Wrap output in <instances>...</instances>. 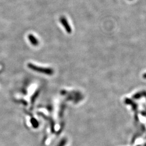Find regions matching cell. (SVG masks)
Returning a JSON list of instances; mask_svg holds the SVG:
<instances>
[{
    "label": "cell",
    "instance_id": "1",
    "mask_svg": "<svg viewBox=\"0 0 146 146\" xmlns=\"http://www.w3.org/2000/svg\"><path fill=\"white\" fill-rule=\"evenodd\" d=\"M27 66L29 68L34 71L39 73H42L47 75H52L54 74V70L51 68H44L39 67L38 65H34L33 63H28Z\"/></svg>",
    "mask_w": 146,
    "mask_h": 146
},
{
    "label": "cell",
    "instance_id": "2",
    "mask_svg": "<svg viewBox=\"0 0 146 146\" xmlns=\"http://www.w3.org/2000/svg\"><path fill=\"white\" fill-rule=\"evenodd\" d=\"M59 21H60V22L62 24V25L63 26V27L65 28V31H66L68 33H71L72 32V29L71 27L70 26L66 18L65 17H63V16H62V17L59 18Z\"/></svg>",
    "mask_w": 146,
    "mask_h": 146
},
{
    "label": "cell",
    "instance_id": "3",
    "mask_svg": "<svg viewBox=\"0 0 146 146\" xmlns=\"http://www.w3.org/2000/svg\"><path fill=\"white\" fill-rule=\"evenodd\" d=\"M28 38L31 44L34 46H38L39 44V41L34 35L29 34L28 36Z\"/></svg>",
    "mask_w": 146,
    "mask_h": 146
},
{
    "label": "cell",
    "instance_id": "4",
    "mask_svg": "<svg viewBox=\"0 0 146 146\" xmlns=\"http://www.w3.org/2000/svg\"><path fill=\"white\" fill-rule=\"evenodd\" d=\"M143 96H146V92H140L139 93H137L136 94H135L133 96V98L134 99H139L140 97H142Z\"/></svg>",
    "mask_w": 146,
    "mask_h": 146
},
{
    "label": "cell",
    "instance_id": "5",
    "mask_svg": "<svg viewBox=\"0 0 146 146\" xmlns=\"http://www.w3.org/2000/svg\"><path fill=\"white\" fill-rule=\"evenodd\" d=\"M67 143V139H63L60 141V142L59 143L58 145L56 146H65Z\"/></svg>",
    "mask_w": 146,
    "mask_h": 146
},
{
    "label": "cell",
    "instance_id": "6",
    "mask_svg": "<svg viewBox=\"0 0 146 146\" xmlns=\"http://www.w3.org/2000/svg\"><path fill=\"white\" fill-rule=\"evenodd\" d=\"M143 77L144 79H146V74H144V75H143Z\"/></svg>",
    "mask_w": 146,
    "mask_h": 146
}]
</instances>
